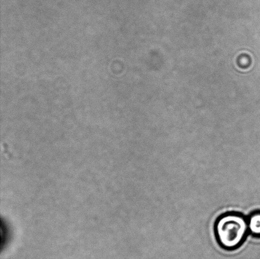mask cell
<instances>
[{"mask_svg":"<svg viewBox=\"0 0 260 259\" xmlns=\"http://www.w3.org/2000/svg\"><path fill=\"white\" fill-rule=\"evenodd\" d=\"M249 232L248 218L238 213L221 215L215 223V235L224 249H237L243 244Z\"/></svg>","mask_w":260,"mask_h":259,"instance_id":"obj_1","label":"cell"},{"mask_svg":"<svg viewBox=\"0 0 260 259\" xmlns=\"http://www.w3.org/2000/svg\"><path fill=\"white\" fill-rule=\"evenodd\" d=\"M249 232L256 237H260V211H256L248 218Z\"/></svg>","mask_w":260,"mask_h":259,"instance_id":"obj_2","label":"cell"}]
</instances>
